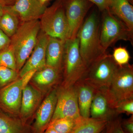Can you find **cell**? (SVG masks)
<instances>
[{
  "label": "cell",
  "mask_w": 133,
  "mask_h": 133,
  "mask_svg": "<svg viewBox=\"0 0 133 133\" xmlns=\"http://www.w3.org/2000/svg\"><path fill=\"white\" fill-rule=\"evenodd\" d=\"M99 32L98 16L93 12L84 22L77 35L80 54L87 69L107 53L101 45Z\"/></svg>",
  "instance_id": "6da1fadb"
},
{
  "label": "cell",
  "mask_w": 133,
  "mask_h": 133,
  "mask_svg": "<svg viewBox=\"0 0 133 133\" xmlns=\"http://www.w3.org/2000/svg\"><path fill=\"white\" fill-rule=\"evenodd\" d=\"M41 31L39 20L21 22L17 31L10 38V45L14 53L18 72L34 49Z\"/></svg>",
  "instance_id": "7a4b0ae2"
},
{
  "label": "cell",
  "mask_w": 133,
  "mask_h": 133,
  "mask_svg": "<svg viewBox=\"0 0 133 133\" xmlns=\"http://www.w3.org/2000/svg\"><path fill=\"white\" fill-rule=\"evenodd\" d=\"M87 70L80 54L78 38L77 37L66 39L63 68L64 79L62 85H74L83 78Z\"/></svg>",
  "instance_id": "3957f363"
},
{
  "label": "cell",
  "mask_w": 133,
  "mask_h": 133,
  "mask_svg": "<svg viewBox=\"0 0 133 133\" xmlns=\"http://www.w3.org/2000/svg\"><path fill=\"white\" fill-rule=\"evenodd\" d=\"M119 66L112 55L106 53L87 69L81 79L96 91H104L109 86Z\"/></svg>",
  "instance_id": "277c9868"
},
{
  "label": "cell",
  "mask_w": 133,
  "mask_h": 133,
  "mask_svg": "<svg viewBox=\"0 0 133 133\" xmlns=\"http://www.w3.org/2000/svg\"><path fill=\"white\" fill-rule=\"evenodd\" d=\"M113 108L125 100L133 98V67L128 64L119 66L113 78L105 91Z\"/></svg>",
  "instance_id": "5b68a950"
},
{
  "label": "cell",
  "mask_w": 133,
  "mask_h": 133,
  "mask_svg": "<svg viewBox=\"0 0 133 133\" xmlns=\"http://www.w3.org/2000/svg\"><path fill=\"white\" fill-rule=\"evenodd\" d=\"M39 21L41 30L47 35L66 41L68 26L63 0H56L46 8Z\"/></svg>",
  "instance_id": "8992f818"
},
{
  "label": "cell",
  "mask_w": 133,
  "mask_h": 133,
  "mask_svg": "<svg viewBox=\"0 0 133 133\" xmlns=\"http://www.w3.org/2000/svg\"><path fill=\"white\" fill-rule=\"evenodd\" d=\"M100 26V40L105 51L118 41L133 42V32L108 10L103 11Z\"/></svg>",
  "instance_id": "52a82bcc"
},
{
  "label": "cell",
  "mask_w": 133,
  "mask_h": 133,
  "mask_svg": "<svg viewBox=\"0 0 133 133\" xmlns=\"http://www.w3.org/2000/svg\"><path fill=\"white\" fill-rule=\"evenodd\" d=\"M36 71H31L0 89V109L19 118L23 90Z\"/></svg>",
  "instance_id": "ba28073f"
},
{
  "label": "cell",
  "mask_w": 133,
  "mask_h": 133,
  "mask_svg": "<svg viewBox=\"0 0 133 133\" xmlns=\"http://www.w3.org/2000/svg\"><path fill=\"white\" fill-rule=\"evenodd\" d=\"M80 117L74 85H61L57 89V101L51 121L63 118L77 119Z\"/></svg>",
  "instance_id": "9c48e42d"
},
{
  "label": "cell",
  "mask_w": 133,
  "mask_h": 133,
  "mask_svg": "<svg viewBox=\"0 0 133 133\" xmlns=\"http://www.w3.org/2000/svg\"><path fill=\"white\" fill-rule=\"evenodd\" d=\"M68 30L66 39L77 37L88 10L93 5L87 0H63Z\"/></svg>",
  "instance_id": "30bf717a"
},
{
  "label": "cell",
  "mask_w": 133,
  "mask_h": 133,
  "mask_svg": "<svg viewBox=\"0 0 133 133\" xmlns=\"http://www.w3.org/2000/svg\"><path fill=\"white\" fill-rule=\"evenodd\" d=\"M57 101V88L53 89L40 105L31 127L32 133H43L51 121Z\"/></svg>",
  "instance_id": "8fae6325"
},
{
  "label": "cell",
  "mask_w": 133,
  "mask_h": 133,
  "mask_svg": "<svg viewBox=\"0 0 133 133\" xmlns=\"http://www.w3.org/2000/svg\"><path fill=\"white\" fill-rule=\"evenodd\" d=\"M4 7L16 15L21 22L39 20L47 6L40 0H16L12 5Z\"/></svg>",
  "instance_id": "7c38bea8"
},
{
  "label": "cell",
  "mask_w": 133,
  "mask_h": 133,
  "mask_svg": "<svg viewBox=\"0 0 133 133\" xmlns=\"http://www.w3.org/2000/svg\"><path fill=\"white\" fill-rule=\"evenodd\" d=\"M48 37L49 36L41 30L34 49L19 71V77L31 71H38L46 66L45 50Z\"/></svg>",
  "instance_id": "4fadbf2b"
},
{
  "label": "cell",
  "mask_w": 133,
  "mask_h": 133,
  "mask_svg": "<svg viewBox=\"0 0 133 133\" xmlns=\"http://www.w3.org/2000/svg\"><path fill=\"white\" fill-rule=\"evenodd\" d=\"M42 93L35 87L28 84L23 88L19 119L28 125L30 118L40 104Z\"/></svg>",
  "instance_id": "5bb4252c"
},
{
  "label": "cell",
  "mask_w": 133,
  "mask_h": 133,
  "mask_svg": "<svg viewBox=\"0 0 133 133\" xmlns=\"http://www.w3.org/2000/svg\"><path fill=\"white\" fill-rule=\"evenodd\" d=\"M90 116L92 118L106 122L118 116L104 91L95 92L91 105Z\"/></svg>",
  "instance_id": "9a60e30c"
},
{
  "label": "cell",
  "mask_w": 133,
  "mask_h": 133,
  "mask_svg": "<svg viewBox=\"0 0 133 133\" xmlns=\"http://www.w3.org/2000/svg\"><path fill=\"white\" fill-rule=\"evenodd\" d=\"M62 71L46 66L37 71L31 80L41 92H46L57 84L61 77Z\"/></svg>",
  "instance_id": "2e32d148"
},
{
  "label": "cell",
  "mask_w": 133,
  "mask_h": 133,
  "mask_svg": "<svg viewBox=\"0 0 133 133\" xmlns=\"http://www.w3.org/2000/svg\"><path fill=\"white\" fill-rule=\"evenodd\" d=\"M65 42L59 38L49 36L45 50L46 66L63 71Z\"/></svg>",
  "instance_id": "e0dca14e"
},
{
  "label": "cell",
  "mask_w": 133,
  "mask_h": 133,
  "mask_svg": "<svg viewBox=\"0 0 133 133\" xmlns=\"http://www.w3.org/2000/svg\"><path fill=\"white\" fill-rule=\"evenodd\" d=\"M74 87L80 115L83 118H90L91 105L96 90L82 79L77 82Z\"/></svg>",
  "instance_id": "ac0fdd59"
},
{
  "label": "cell",
  "mask_w": 133,
  "mask_h": 133,
  "mask_svg": "<svg viewBox=\"0 0 133 133\" xmlns=\"http://www.w3.org/2000/svg\"><path fill=\"white\" fill-rule=\"evenodd\" d=\"M107 10L133 32V7L128 0H111Z\"/></svg>",
  "instance_id": "d6986e66"
},
{
  "label": "cell",
  "mask_w": 133,
  "mask_h": 133,
  "mask_svg": "<svg viewBox=\"0 0 133 133\" xmlns=\"http://www.w3.org/2000/svg\"><path fill=\"white\" fill-rule=\"evenodd\" d=\"M0 133H32L31 127L18 118L0 113Z\"/></svg>",
  "instance_id": "ffe728a7"
},
{
  "label": "cell",
  "mask_w": 133,
  "mask_h": 133,
  "mask_svg": "<svg viewBox=\"0 0 133 133\" xmlns=\"http://www.w3.org/2000/svg\"><path fill=\"white\" fill-rule=\"evenodd\" d=\"M107 122L81 117L71 133H100L104 130Z\"/></svg>",
  "instance_id": "44dd1931"
},
{
  "label": "cell",
  "mask_w": 133,
  "mask_h": 133,
  "mask_svg": "<svg viewBox=\"0 0 133 133\" xmlns=\"http://www.w3.org/2000/svg\"><path fill=\"white\" fill-rule=\"evenodd\" d=\"M4 9V13L0 19V29L10 38L17 31L21 22L14 14Z\"/></svg>",
  "instance_id": "7402d4cb"
},
{
  "label": "cell",
  "mask_w": 133,
  "mask_h": 133,
  "mask_svg": "<svg viewBox=\"0 0 133 133\" xmlns=\"http://www.w3.org/2000/svg\"><path fill=\"white\" fill-rule=\"evenodd\" d=\"M81 117L77 119H57L51 122L49 126L52 127L58 133H71Z\"/></svg>",
  "instance_id": "603a6c76"
},
{
  "label": "cell",
  "mask_w": 133,
  "mask_h": 133,
  "mask_svg": "<svg viewBox=\"0 0 133 133\" xmlns=\"http://www.w3.org/2000/svg\"><path fill=\"white\" fill-rule=\"evenodd\" d=\"M19 78V72L0 65V88H2Z\"/></svg>",
  "instance_id": "cb8c5ba5"
},
{
  "label": "cell",
  "mask_w": 133,
  "mask_h": 133,
  "mask_svg": "<svg viewBox=\"0 0 133 133\" xmlns=\"http://www.w3.org/2000/svg\"><path fill=\"white\" fill-rule=\"evenodd\" d=\"M0 65L17 71L16 60L10 45L0 52Z\"/></svg>",
  "instance_id": "d4e9b609"
},
{
  "label": "cell",
  "mask_w": 133,
  "mask_h": 133,
  "mask_svg": "<svg viewBox=\"0 0 133 133\" xmlns=\"http://www.w3.org/2000/svg\"><path fill=\"white\" fill-rule=\"evenodd\" d=\"M115 62L119 66L127 64L130 59V55L126 48L119 46L114 48L112 55Z\"/></svg>",
  "instance_id": "484cf974"
},
{
  "label": "cell",
  "mask_w": 133,
  "mask_h": 133,
  "mask_svg": "<svg viewBox=\"0 0 133 133\" xmlns=\"http://www.w3.org/2000/svg\"><path fill=\"white\" fill-rule=\"evenodd\" d=\"M115 110L118 115L121 114L133 115V98L125 100L120 102L115 107Z\"/></svg>",
  "instance_id": "4316f807"
},
{
  "label": "cell",
  "mask_w": 133,
  "mask_h": 133,
  "mask_svg": "<svg viewBox=\"0 0 133 133\" xmlns=\"http://www.w3.org/2000/svg\"><path fill=\"white\" fill-rule=\"evenodd\" d=\"M121 119L115 117L108 121L105 128V133H125L122 128Z\"/></svg>",
  "instance_id": "83f0119b"
},
{
  "label": "cell",
  "mask_w": 133,
  "mask_h": 133,
  "mask_svg": "<svg viewBox=\"0 0 133 133\" xmlns=\"http://www.w3.org/2000/svg\"><path fill=\"white\" fill-rule=\"evenodd\" d=\"M121 125L125 133H133V115L128 118L121 119Z\"/></svg>",
  "instance_id": "f1b7e54d"
},
{
  "label": "cell",
  "mask_w": 133,
  "mask_h": 133,
  "mask_svg": "<svg viewBox=\"0 0 133 133\" xmlns=\"http://www.w3.org/2000/svg\"><path fill=\"white\" fill-rule=\"evenodd\" d=\"M11 40L0 29V52L9 47Z\"/></svg>",
  "instance_id": "f546056e"
},
{
  "label": "cell",
  "mask_w": 133,
  "mask_h": 133,
  "mask_svg": "<svg viewBox=\"0 0 133 133\" xmlns=\"http://www.w3.org/2000/svg\"><path fill=\"white\" fill-rule=\"evenodd\" d=\"M97 5L100 10L103 11L107 10L111 0H87Z\"/></svg>",
  "instance_id": "4dcf8cb0"
},
{
  "label": "cell",
  "mask_w": 133,
  "mask_h": 133,
  "mask_svg": "<svg viewBox=\"0 0 133 133\" xmlns=\"http://www.w3.org/2000/svg\"><path fill=\"white\" fill-rule=\"evenodd\" d=\"M16 0H0V4L3 6H10L14 3Z\"/></svg>",
  "instance_id": "1f68e13d"
},
{
  "label": "cell",
  "mask_w": 133,
  "mask_h": 133,
  "mask_svg": "<svg viewBox=\"0 0 133 133\" xmlns=\"http://www.w3.org/2000/svg\"><path fill=\"white\" fill-rule=\"evenodd\" d=\"M43 133H58L55 129H53L51 127L48 126V128Z\"/></svg>",
  "instance_id": "d6a6232c"
},
{
  "label": "cell",
  "mask_w": 133,
  "mask_h": 133,
  "mask_svg": "<svg viewBox=\"0 0 133 133\" xmlns=\"http://www.w3.org/2000/svg\"><path fill=\"white\" fill-rule=\"evenodd\" d=\"M4 12V6L0 4V19L2 16Z\"/></svg>",
  "instance_id": "836d02e7"
},
{
  "label": "cell",
  "mask_w": 133,
  "mask_h": 133,
  "mask_svg": "<svg viewBox=\"0 0 133 133\" xmlns=\"http://www.w3.org/2000/svg\"><path fill=\"white\" fill-rule=\"evenodd\" d=\"M52 0H40L41 3L43 5H46L48 2Z\"/></svg>",
  "instance_id": "e575fe53"
},
{
  "label": "cell",
  "mask_w": 133,
  "mask_h": 133,
  "mask_svg": "<svg viewBox=\"0 0 133 133\" xmlns=\"http://www.w3.org/2000/svg\"><path fill=\"white\" fill-rule=\"evenodd\" d=\"M129 1V2L131 3H133V0H128Z\"/></svg>",
  "instance_id": "d590c367"
},
{
  "label": "cell",
  "mask_w": 133,
  "mask_h": 133,
  "mask_svg": "<svg viewBox=\"0 0 133 133\" xmlns=\"http://www.w3.org/2000/svg\"><path fill=\"white\" fill-rule=\"evenodd\" d=\"M100 133H105V129L104 131H102V132H101Z\"/></svg>",
  "instance_id": "8d00e7d4"
}]
</instances>
